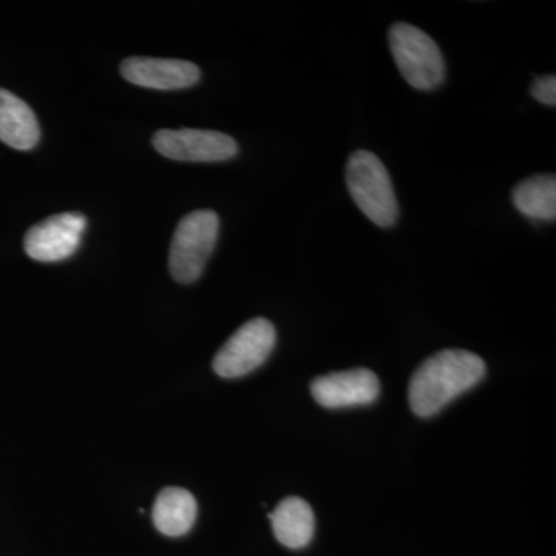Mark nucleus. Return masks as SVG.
Segmentation results:
<instances>
[{
    "mask_svg": "<svg viewBox=\"0 0 556 556\" xmlns=\"http://www.w3.org/2000/svg\"><path fill=\"white\" fill-rule=\"evenodd\" d=\"M530 93H532V97L535 98L536 101L543 102V104L552 105V108H555L556 76H541V78L533 80L532 87H530Z\"/></svg>",
    "mask_w": 556,
    "mask_h": 556,
    "instance_id": "14",
    "label": "nucleus"
},
{
    "mask_svg": "<svg viewBox=\"0 0 556 556\" xmlns=\"http://www.w3.org/2000/svg\"><path fill=\"white\" fill-rule=\"evenodd\" d=\"M311 393L325 408L361 407L379 397L380 383L378 376L367 368L348 369L314 379Z\"/></svg>",
    "mask_w": 556,
    "mask_h": 556,
    "instance_id": "8",
    "label": "nucleus"
},
{
    "mask_svg": "<svg viewBox=\"0 0 556 556\" xmlns=\"http://www.w3.org/2000/svg\"><path fill=\"white\" fill-rule=\"evenodd\" d=\"M511 203L526 217L555 222V175H535V177L522 179L511 192Z\"/></svg>",
    "mask_w": 556,
    "mask_h": 556,
    "instance_id": "13",
    "label": "nucleus"
},
{
    "mask_svg": "<svg viewBox=\"0 0 556 556\" xmlns=\"http://www.w3.org/2000/svg\"><path fill=\"white\" fill-rule=\"evenodd\" d=\"M121 75L135 86L155 90L189 89L201 78L199 65L193 62L141 56L123 61Z\"/></svg>",
    "mask_w": 556,
    "mask_h": 556,
    "instance_id": "9",
    "label": "nucleus"
},
{
    "mask_svg": "<svg viewBox=\"0 0 556 556\" xmlns=\"http://www.w3.org/2000/svg\"><path fill=\"white\" fill-rule=\"evenodd\" d=\"M484 376L485 364L478 354L466 350L439 351L420 364L409 380V407L417 416H434Z\"/></svg>",
    "mask_w": 556,
    "mask_h": 556,
    "instance_id": "1",
    "label": "nucleus"
},
{
    "mask_svg": "<svg viewBox=\"0 0 556 556\" xmlns=\"http://www.w3.org/2000/svg\"><path fill=\"white\" fill-rule=\"evenodd\" d=\"M152 142L166 159L189 163H217L239 153L236 139L217 130L161 129L153 135Z\"/></svg>",
    "mask_w": 556,
    "mask_h": 556,
    "instance_id": "6",
    "label": "nucleus"
},
{
    "mask_svg": "<svg viewBox=\"0 0 556 556\" xmlns=\"http://www.w3.org/2000/svg\"><path fill=\"white\" fill-rule=\"evenodd\" d=\"M39 137L38 118L30 105L0 89V141L16 150H30L38 144Z\"/></svg>",
    "mask_w": 556,
    "mask_h": 556,
    "instance_id": "10",
    "label": "nucleus"
},
{
    "mask_svg": "<svg viewBox=\"0 0 556 556\" xmlns=\"http://www.w3.org/2000/svg\"><path fill=\"white\" fill-rule=\"evenodd\" d=\"M217 212H190L179 222L172 239L169 269L178 283L190 285L199 280L218 240Z\"/></svg>",
    "mask_w": 556,
    "mask_h": 556,
    "instance_id": "4",
    "label": "nucleus"
},
{
    "mask_svg": "<svg viewBox=\"0 0 556 556\" xmlns=\"http://www.w3.org/2000/svg\"><path fill=\"white\" fill-rule=\"evenodd\" d=\"M269 519L274 535L285 547L303 548L313 540L316 518L313 508L302 497L291 496L281 501Z\"/></svg>",
    "mask_w": 556,
    "mask_h": 556,
    "instance_id": "11",
    "label": "nucleus"
},
{
    "mask_svg": "<svg viewBox=\"0 0 556 556\" xmlns=\"http://www.w3.org/2000/svg\"><path fill=\"white\" fill-rule=\"evenodd\" d=\"M388 42L399 72L409 86L433 90L444 83V56L426 31L407 22H397L388 31Z\"/></svg>",
    "mask_w": 556,
    "mask_h": 556,
    "instance_id": "3",
    "label": "nucleus"
},
{
    "mask_svg": "<svg viewBox=\"0 0 556 556\" xmlns=\"http://www.w3.org/2000/svg\"><path fill=\"white\" fill-rule=\"evenodd\" d=\"M197 501L188 490L167 486L161 490L153 506V522L167 536H182L197 519Z\"/></svg>",
    "mask_w": 556,
    "mask_h": 556,
    "instance_id": "12",
    "label": "nucleus"
},
{
    "mask_svg": "<svg viewBox=\"0 0 556 556\" xmlns=\"http://www.w3.org/2000/svg\"><path fill=\"white\" fill-rule=\"evenodd\" d=\"M276 342V328L268 318H252L219 348L215 372L226 379L243 378L268 361Z\"/></svg>",
    "mask_w": 556,
    "mask_h": 556,
    "instance_id": "5",
    "label": "nucleus"
},
{
    "mask_svg": "<svg viewBox=\"0 0 556 556\" xmlns=\"http://www.w3.org/2000/svg\"><path fill=\"white\" fill-rule=\"evenodd\" d=\"M346 186L365 217L380 228H391L399 218V203L390 174L378 155L357 150L346 164Z\"/></svg>",
    "mask_w": 556,
    "mask_h": 556,
    "instance_id": "2",
    "label": "nucleus"
},
{
    "mask_svg": "<svg viewBox=\"0 0 556 556\" xmlns=\"http://www.w3.org/2000/svg\"><path fill=\"white\" fill-rule=\"evenodd\" d=\"M86 228V215L79 212L51 215L25 233V252L36 262H61L78 251Z\"/></svg>",
    "mask_w": 556,
    "mask_h": 556,
    "instance_id": "7",
    "label": "nucleus"
}]
</instances>
